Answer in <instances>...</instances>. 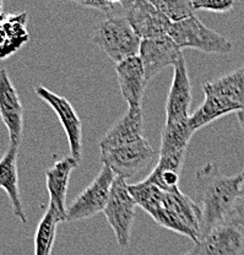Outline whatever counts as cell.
<instances>
[{"instance_id":"7","label":"cell","mask_w":244,"mask_h":255,"mask_svg":"<svg viewBox=\"0 0 244 255\" xmlns=\"http://www.w3.org/2000/svg\"><path fill=\"white\" fill-rule=\"evenodd\" d=\"M117 175L108 167L103 166L97 177L66 210V221L75 222L91 219L103 212Z\"/></svg>"},{"instance_id":"8","label":"cell","mask_w":244,"mask_h":255,"mask_svg":"<svg viewBox=\"0 0 244 255\" xmlns=\"http://www.w3.org/2000/svg\"><path fill=\"white\" fill-rule=\"evenodd\" d=\"M183 255H244V228L232 222L217 226Z\"/></svg>"},{"instance_id":"1","label":"cell","mask_w":244,"mask_h":255,"mask_svg":"<svg viewBox=\"0 0 244 255\" xmlns=\"http://www.w3.org/2000/svg\"><path fill=\"white\" fill-rule=\"evenodd\" d=\"M136 205L147 212L161 227L185 236L194 243L201 236V211L196 201L180 189L164 191L146 179L129 184Z\"/></svg>"},{"instance_id":"19","label":"cell","mask_w":244,"mask_h":255,"mask_svg":"<svg viewBox=\"0 0 244 255\" xmlns=\"http://www.w3.org/2000/svg\"><path fill=\"white\" fill-rule=\"evenodd\" d=\"M26 16V12L14 16L0 14V58H6L27 42Z\"/></svg>"},{"instance_id":"3","label":"cell","mask_w":244,"mask_h":255,"mask_svg":"<svg viewBox=\"0 0 244 255\" xmlns=\"http://www.w3.org/2000/svg\"><path fill=\"white\" fill-rule=\"evenodd\" d=\"M91 43L116 63H121L139 55L141 38L135 33L124 16L111 15L95 26Z\"/></svg>"},{"instance_id":"27","label":"cell","mask_w":244,"mask_h":255,"mask_svg":"<svg viewBox=\"0 0 244 255\" xmlns=\"http://www.w3.org/2000/svg\"><path fill=\"white\" fill-rule=\"evenodd\" d=\"M0 14H2V1H0Z\"/></svg>"},{"instance_id":"21","label":"cell","mask_w":244,"mask_h":255,"mask_svg":"<svg viewBox=\"0 0 244 255\" xmlns=\"http://www.w3.org/2000/svg\"><path fill=\"white\" fill-rule=\"evenodd\" d=\"M60 222H65L59 212L48 205L34 233V255H50L54 247L57 228Z\"/></svg>"},{"instance_id":"22","label":"cell","mask_w":244,"mask_h":255,"mask_svg":"<svg viewBox=\"0 0 244 255\" xmlns=\"http://www.w3.org/2000/svg\"><path fill=\"white\" fill-rule=\"evenodd\" d=\"M151 2L171 23L179 22L195 15L192 0H151Z\"/></svg>"},{"instance_id":"12","label":"cell","mask_w":244,"mask_h":255,"mask_svg":"<svg viewBox=\"0 0 244 255\" xmlns=\"http://www.w3.org/2000/svg\"><path fill=\"white\" fill-rule=\"evenodd\" d=\"M139 57L141 59L147 82L167 66H174L183 57L182 49L167 34L157 38L142 39Z\"/></svg>"},{"instance_id":"18","label":"cell","mask_w":244,"mask_h":255,"mask_svg":"<svg viewBox=\"0 0 244 255\" xmlns=\"http://www.w3.org/2000/svg\"><path fill=\"white\" fill-rule=\"evenodd\" d=\"M204 94L217 96L232 105L237 113L244 111V65L221 78L203 85Z\"/></svg>"},{"instance_id":"5","label":"cell","mask_w":244,"mask_h":255,"mask_svg":"<svg viewBox=\"0 0 244 255\" xmlns=\"http://www.w3.org/2000/svg\"><path fill=\"white\" fill-rule=\"evenodd\" d=\"M157 152L146 139H141L119 147L101 150V161L117 177L130 180L146 171L153 163Z\"/></svg>"},{"instance_id":"25","label":"cell","mask_w":244,"mask_h":255,"mask_svg":"<svg viewBox=\"0 0 244 255\" xmlns=\"http://www.w3.org/2000/svg\"><path fill=\"white\" fill-rule=\"evenodd\" d=\"M232 223H236V225L241 226V227L244 228V180L242 188H241V193H240V198H238V203L237 206H236V211H235V216H233Z\"/></svg>"},{"instance_id":"2","label":"cell","mask_w":244,"mask_h":255,"mask_svg":"<svg viewBox=\"0 0 244 255\" xmlns=\"http://www.w3.org/2000/svg\"><path fill=\"white\" fill-rule=\"evenodd\" d=\"M243 180V172L230 177L222 174L214 163H206L196 171L195 196L201 211L200 238L217 226L232 221Z\"/></svg>"},{"instance_id":"15","label":"cell","mask_w":244,"mask_h":255,"mask_svg":"<svg viewBox=\"0 0 244 255\" xmlns=\"http://www.w3.org/2000/svg\"><path fill=\"white\" fill-rule=\"evenodd\" d=\"M116 73L124 100L129 107L141 108L147 80L139 55L116 64Z\"/></svg>"},{"instance_id":"10","label":"cell","mask_w":244,"mask_h":255,"mask_svg":"<svg viewBox=\"0 0 244 255\" xmlns=\"http://www.w3.org/2000/svg\"><path fill=\"white\" fill-rule=\"evenodd\" d=\"M34 92L55 112L68 137L70 156L80 163L82 159V123L73 105L65 97L54 94L44 86H37Z\"/></svg>"},{"instance_id":"13","label":"cell","mask_w":244,"mask_h":255,"mask_svg":"<svg viewBox=\"0 0 244 255\" xmlns=\"http://www.w3.org/2000/svg\"><path fill=\"white\" fill-rule=\"evenodd\" d=\"M0 118L6 127L10 143L20 145L23 134V107L6 69H0Z\"/></svg>"},{"instance_id":"24","label":"cell","mask_w":244,"mask_h":255,"mask_svg":"<svg viewBox=\"0 0 244 255\" xmlns=\"http://www.w3.org/2000/svg\"><path fill=\"white\" fill-rule=\"evenodd\" d=\"M75 4L80 5L82 7L91 10H97V11L103 12L107 16H111L113 6L116 5L114 1H107V0H101V1H75Z\"/></svg>"},{"instance_id":"14","label":"cell","mask_w":244,"mask_h":255,"mask_svg":"<svg viewBox=\"0 0 244 255\" xmlns=\"http://www.w3.org/2000/svg\"><path fill=\"white\" fill-rule=\"evenodd\" d=\"M144 139V113L141 108L129 107L122 118L100 140L101 150L119 147Z\"/></svg>"},{"instance_id":"6","label":"cell","mask_w":244,"mask_h":255,"mask_svg":"<svg viewBox=\"0 0 244 255\" xmlns=\"http://www.w3.org/2000/svg\"><path fill=\"white\" fill-rule=\"evenodd\" d=\"M136 206V201L129 190L128 182L123 178L116 177L103 214L116 235L117 243L122 249H126L130 243Z\"/></svg>"},{"instance_id":"11","label":"cell","mask_w":244,"mask_h":255,"mask_svg":"<svg viewBox=\"0 0 244 255\" xmlns=\"http://www.w3.org/2000/svg\"><path fill=\"white\" fill-rule=\"evenodd\" d=\"M173 80L166 103V124L187 123L190 118L192 84L184 55L173 66Z\"/></svg>"},{"instance_id":"16","label":"cell","mask_w":244,"mask_h":255,"mask_svg":"<svg viewBox=\"0 0 244 255\" xmlns=\"http://www.w3.org/2000/svg\"><path fill=\"white\" fill-rule=\"evenodd\" d=\"M79 162L71 156L55 162L46 171V184L49 194V205L54 207L66 222V194L71 173L79 166Z\"/></svg>"},{"instance_id":"26","label":"cell","mask_w":244,"mask_h":255,"mask_svg":"<svg viewBox=\"0 0 244 255\" xmlns=\"http://www.w3.org/2000/svg\"><path fill=\"white\" fill-rule=\"evenodd\" d=\"M236 114H237L238 123H240V126H241V128H242V130H243V132H244V111L238 112V113H236ZM242 172L244 173V169H243Z\"/></svg>"},{"instance_id":"17","label":"cell","mask_w":244,"mask_h":255,"mask_svg":"<svg viewBox=\"0 0 244 255\" xmlns=\"http://www.w3.org/2000/svg\"><path fill=\"white\" fill-rule=\"evenodd\" d=\"M20 145L10 143L6 152L0 158V189H2L9 196L14 215L22 223H27V216L22 206V200L18 188L17 155Z\"/></svg>"},{"instance_id":"9","label":"cell","mask_w":244,"mask_h":255,"mask_svg":"<svg viewBox=\"0 0 244 255\" xmlns=\"http://www.w3.org/2000/svg\"><path fill=\"white\" fill-rule=\"evenodd\" d=\"M119 4L123 7V16L141 41L168 34L171 22L153 6L150 0H126Z\"/></svg>"},{"instance_id":"23","label":"cell","mask_w":244,"mask_h":255,"mask_svg":"<svg viewBox=\"0 0 244 255\" xmlns=\"http://www.w3.org/2000/svg\"><path fill=\"white\" fill-rule=\"evenodd\" d=\"M192 5L195 12L203 10V11L226 14L235 9L237 2L233 0H192Z\"/></svg>"},{"instance_id":"20","label":"cell","mask_w":244,"mask_h":255,"mask_svg":"<svg viewBox=\"0 0 244 255\" xmlns=\"http://www.w3.org/2000/svg\"><path fill=\"white\" fill-rule=\"evenodd\" d=\"M194 135L187 123L164 124L161 136L160 156H182L185 157L190 139Z\"/></svg>"},{"instance_id":"4","label":"cell","mask_w":244,"mask_h":255,"mask_svg":"<svg viewBox=\"0 0 244 255\" xmlns=\"http://www.w3.org/2000/svg\"><path fill=\"white\" fill-rule=\"evenodd\" d=\"M168 36L180 49L189 48L208 54H227L233 44L226 37L204 25L196 16H190L179 22L171 23Z\"/></svg>"}]
</instances>
